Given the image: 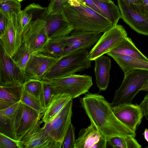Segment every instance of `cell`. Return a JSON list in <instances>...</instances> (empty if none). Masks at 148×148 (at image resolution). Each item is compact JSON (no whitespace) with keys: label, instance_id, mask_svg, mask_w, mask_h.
<instances>
[{"label":"cell","instance_id":"1","mask_svg":"<svg viewBox=\"0 0 148 148\" xmlns=\"http://www.w3.org/2000/svg\"><path fill=\"white\" fill-rule=\"evenodd\" d=\"M81 107L89 118L107 139L125 135L136 136L116 117L110 103L104 97L97 93L88 92L79 98Z\"/></svg>","mask_w":148,"mask_h":148},{"label":"cell","instance_id":"2","mask_svg":"<svg viewBox=\"0 0 148 148\" xmlns=\"http://www.w3.org/2000/svg\"><path fill=\"white\" fill-rule=\"evenodd\" d=\"M63 10L73 30L101 33L113 26L103 16L85 5L69 4L64 6Z\"/></svg>","mask_w":148,"mask_h":148},{"label":"cell","instance_id":"3","mask_svg":"<svg viewBox=\"0 0 148 148\" xmlns=\"http://www.w3.org/2000/svg\"><path fill=\"white\" fill-rule=\"evenodd\" d=\"M88 50L70 52L60 58L58 60L44 76L42 80L49 81L75 74L90 67L91 61Z\"/></svg>","mask_w":148,"mask_h":148},{"label":"cell","instance_id":"4","mask_svg":"<svg viewBox=\"0 0 148 148\" xmlns=\"http://www.w3.org/2000/svg\"><path fill=\"white\" fill-rule=\"evenodd\" d=\"M148 81V70L137 69L124 75L120 87L115 92L110 104L112 107L130 104L136 96Z\"/></svg>","mask_w":148,"mask_h":148},{"label":"cell","instance_id":"5","mask_svg":"<svg viewBox=\"0 0 148 148\" xmlns=\"http://www.w3.org/2000/svg\"><path fill=\"white\" fill-rule=\"evenodd\" d=\"M46 81L52 86L54 95L67 94L72 99L88 92L93 84L91 76L75 74Z\"/></svg>","mask_w":148,"mask_h":148},{"label":"cell","instance_id":"6","mask_svg":"<svg viewBox=\"0 0 148 148\" xmlns=\"http://www.w3.org/2000/svg\"><path fill=\"white\" fill-rule=\"evenodd\" d=\"M22 11L7 13L8 24L3 33L0 35V44L12 57L23 44Z\"/></svg>","mask_w":148,"mask_h":148},{"label":"cell","instance_id":"7","mask_svg":"<svg viewBox=\"0 0 148 148\" xmlns=\"http://www.w3.org/2000/svg\"><path fill=\"white\" fill-rule=\"evenodd\" d=\"M45 23L43 19L32 20L23 31V44L31 54L42 52L49 40Z\"/></svg>","mask_w":148,"mask_h":148},{"label":"cell","instance_id":"8","mask_svg":"<svg viewBox=\"0 0 148 148\" xmlns=\"http://www.w3.org/2000/svg\"><path fill=\"white\" fill-rule=\"evenodd\" d=\"M124 27L116 24L103 33L91 50L89 52L90 60L97 58L110 52L125 37L127 36Z\"/></svg>","mask_w":148,"mask_h":148},{"label":"cell","instance_id":"9","mask_svg":"<svg viewBox=\"0 0 148 148\" xmlns=\"http://www.w3.org/2000/svg\"><path fill=\"white\" fill-rule=\"evenodd\" d=\"M73 99L67 103L50 122L44 123L43 130L55 141L62 144L71 123Z\"/></svg>","mask_w":148,"mask_h":148},{"label":"cell","instance_id":"10","mask_svg":"<svg viewBox=\"0 0 148 148\" xmlns=\"http://www.w3.org/2000/svg\"><path fill=\"white\" fill-rule=\"evenodd\" d=\"M27 79L25 72L16 65L12 57L0 44V85H23Z\"/></svg>","mask_w":148,"mask_h":148},{"label":"cell","instance_id":"11","mask_svg":"<svg viewBox=\"0 0 148 148\" xmlns=\"http://www.w3.org/2000/svg\"><path fill=\"white\" fill-rule=\"evenodd\" d=\"M39 121L18 140L19 148H61L62 144L54 140L40 127Z\"/></svg>","mask_w":148,"mask_h":148},{"label":"cell","instance_id":"12","mask_svg":"<svg viewBox=\"0 0 148 148\" xmlns=\"http://www.w3.org/2000/svg\"><path fill=\"white\" fill-rule=\"evenodd\" d=\"M22 105L18 102L0 110V132L17 140L16 134L22 120Z\"/></svg>","mask_w":148,"mask_h":148},{"label":"cell","instance_id":"13","mask_svg":"<svg viewBox=\"0 0 148 148\" xmlns=\"http://www.w3.org/2000/svg\"><path fill=\"white\" fill-rule=\"evenodd\" d=\"M59 58L42 52L31 54L25 70L27 77L42 80Z\"/></svg>","mask_w":148,"mask_h":148},{"label":"cell","instance_id":"14","mask_svg":"<svg viewBox=\"0 0 148 148\" xmlns=\"http://www.w3.org/2000/svg\"><path fill=\"white\" fill-rule=\"evenodd\" d=\"M112 107L113 112L117 118L131 130L136 132L144 116L139 105L123 104Z\"/></svg>","mask_w":148,"mask_h":148},{"label":"cell","instance_id":"15","mask_svg":"<svg viewBox=\"0 0 148 148\" xmlns=\"http://www.w3.org/2000/svg\"><path fill=\"white\" fill-rule=\"evenodd\" d=\"M68 45L64 50V55L81 50H88L98 41L101 33L73 30L70 33Z\"/></svg>","mask_w":148,"mask_h":148},{"label":"cell","instance_id":"16","mask_svg":"<svg viewBox=\"0 0 148 148\" xmlns=\"http://www.w3.org/2000/svg\"><path fill=\"white\" fill-rule=\"evenodd\" d=\"M45 20L49 39L68 36L73 30L63 10L54 14H47Z\"/></svg>","mask_w":148,"mask_h":148},{"label":"cell","instance_id":"17","mask_svg":"<svg viewBox=\"0 0 148 148\" xmlns=\"http://www.w3.org/2000/svg\"><path fill=\"white\" fill-rule=\"evenodd\" d=\"M121 18L137 33L148 36V19L129 7L123 0H117Z\"/></svg>","mask_w":148,"mask_h":148},{"label":"cell","instance_id":"18","mask_svg":"<svg viewBox=\"0 0 148 148\" xmlns=\"http://www.w3.org/2000/svg\"><path fill=\"white\" fill-rule=\"evenodd\" d=\"M94 60V72L97 85L100 91L105 90L108 88L110 82L111 59L109 57L103 55Z\"/></svg>","mask_w":148,"mask_h":148},{"label":"cell","instance_id":"19","mask_svg":"<svg viewBox=\"0 0 148 148\" xmlns=\"http://www.w3.org/2000/svg\"><path fill=\"white\" fill-rule=\"evenodd\" d=\"M105 137L92 123L87 128L82 129L76 139L73 148H92L101 138Z\"/></svg>","mask_w":148,"mask_h":148},{"label":"cell","instance_id":"20","mask_svg":"<svg viewBox=\"0 0 148 148\" xmlns=\"http://www.w3.org/2000/svg\"><path fill=\"white\" fill-rule=\"evenodd\" d=\"M23 90V85L12 84L0 85V110L20 101Z\"/></svg>","mask_w":148,"mask_h":148},{"label":"cell","instance_id":"21","mask_svg":"<svg viewBox=\"0 0 148 148\" xmlns=\"http://www.w3.org/2000/svg\"><path fill=\"white\" fill-rule=\"evenodd\" d=\"M106 54L112 58L125 74L137 69L148 70V62L127 55L109 52Z\"/></svg>","mask_w":148,"mask_h":148},{"label":"cell","instance_id":"22","mask_svg":"<svg viewBox=\"0 0 148 148\" xmlns=\"http://www.w3.org/2000/svg\"><path fill=\"white\" fill-rule=\"evenodd\" d=\"M72 98L69 94L58 93L54 95L46 107L42 120L44 123L51 121L62 108Z\"/></svg>","mask_w":148,"mask_h":148},{"label":"cell","instance_id":"23","mask_svg":"<svg viewBox=\"0 0 148 148\" xmlns=\"http://www.w3.org/2000/svg\"><path fill=\"white\" fill-rule=\"evenodd\" d=\"M22 114L21 124L17 132L18 140H20L25 134L40 120L43 114H40L34 109L22 103Z\"/></svg>","mask_w":148,"mask_h":148},{"label":"cell","instance_id":"24","mask_svg":"<svg viewBox=\"0 0 148 148\" xmlns=\"http://www.w3.org/2000/svg\"><path fill=\"white\" fill-rule=\"evenodd\" d=\"M127 55L148 62V58L136 47L131 39L127 36L110 52Z\"/></svg>","mask_w":148,"mask_h":148},{"label":"cell","instance_id":"25","mask_svg":"<svg viewBox=\"0 0 148 148\" xmlns=\"http://www.w3.org/2000/svg\"><path fill=\"white\" fill-rule=\"evenodd\" d=\"M69 35L49 39L42 52L59 58L64 55V50L68 46Z\"/></svg>","mask_w":148,"mask_h":148},{"label":"cell","instance_id":"26","mask_svg":"<svg viewBox=\"0 0 148 148\" xmlns=\"http://www.w3.org/2000/svg\"><path fill=\"white\" fill-rule=\"evenodd\" d=\"M93 0L102 12L104 16L110 21L113 26L117 24L119 20L121 18V16L118 6L115 5L113 1L107 2Z\"/></svg>","mask_w":148,"mask_h":148},{"label":"cell","instance_id":"27","mask_svg":"<svg viewBox=\"0 0 148 148\" xmlns=\"http://www.w3.org/2000/svg\"><path fill=\"white\" fill-rule=\"evenodd\" d=\"M23 89L25 92L40 101L45 111L46 107L42 81L33 79H28L23 84Z\"/></svg>","mask_w":148,"mask_h":148},{"label":"cell","instance_id":"28","mask_svg":"<svg viewBox=\"0 0 148 148\" xmlns=\"http://www.w3.org/2000/svg\"><path fill=\"white\" fill-rule=\"evenodd\" d=\"M135 136L130 135L114 136L107 138V140L114 148H141V145L138 142Z\"/></svg>","mask_w":148,"mask_h":148},{"label":"cell","instance_id":"29","mask_svg":"<svg viewBox=\"0 0 148 148\" xmlns=\"http://www.w3.org/2000/svg\"><path fill=\"white\" fill-rule=\"evenodd\" d=\"M31 55L25 46L23 44L12 58L16 65L25 72Z\"/></svg>","mask_w":148,"mask_h":148},{"label":"cell","instance_id":"30","mask_svg":"<svg viewBox=\"0 0 148 148\" xmlns=\"http://www.w3.org/2000/svg\"><path fill=\"white\" fill-rule=\"evenodd\" d=\"M20 101L22 103L32 108L40 114H43L45 112L40 101L27 93L23 89Z\"/></svg>","mask_w":148,"mask_h":148},{"label":"cell","instance_id":"31","mask_svg":"<svg viewBox=\"0 0 148 148\" xmlns=\"http://www.w3.org/2000/svg\"><path fill=\"white\" fill-rule=\"evenodd\" d=\"M23 10L32 14V20L38 18L45 19L47 14V7H43L39 4L33 3L27 5Z\"/></svg>","mask_w":148,"mask_h":148},{"label":"cell","instance_id":"32","mask_svg":"<svg viewBox=\"0 0 148 148\" xmlns=\"http://www.w3.org/2000/svg\"><path fill=\"white\" fill-rule=\"evenodd\" d=\"M20 2L17 0H0V11L7 13L21 11Z\"/></svg>","mask_w":148,"mask_h":148},{"label":"cell","instance_id":"33","mask_svg":"<svg viewBox=\"0 0 148 148\" xmlns=\"http://www.w3.org/2000/svg\"><path fill=\"white\" fill-rule=\"evenodd\" d=\"M75 127L71 123L69 125L62 144V148H73L76 139Z\"/></svg>","mask_w":148,"mask_h":148},{"label":"cell","instance_id":"34","mask_svg":"<svg viewBox=\"0 0 148 148\" xmlns=\"http://www.w3.org/2000/svg\"><path fill=\"white\" fill-rule=\"evenodd\" d=\"M69 0H50L47 7V14H54L63 10L64 6L69 4Z\"/></svg>","mask_w":148,"mask_h":148},{"label":"cell","instance_id":"35","mask_svg":"<svg viewBox=\"0 0 148 148\" xmlns=\"http://www.w3.org/2000/svg\"><path fill=\"white\" fill-rule=\"evenodd\" d=\"M0 148H19L18 141L0 132Z\"/></svg>","mask_w":148,"mask_h":148},{"label":"cell","instance_id":"36","mask_svg":"<svg viewBox=\"0 0 148 148\" xmlns=\"http://www.w3.org/2000/svg\"><path fill=\"white\" fill-rule=\"evenodd\" d=\"M68 3L69 5H71L79 4L86 6L104 16L103 14L99 8L94 3L93 0H69Z\"/></svg>","mask_w":148,"mask_h":148},{"label":"cell","instance_id":"37","mask_svg":"<svg viewBox=\"0 0 148 148\" xmlns=\"http://www.w3.org/2000/svg\"><path fill=\"white\" fill-rule=\"evenodd\" d=\"M42 81L43 84L44 95L46 107L54 95L53 89L52 86L49 82L46 81Z\"/></svg>","mask_w":148,"mask_h":148},{"label":"cell","instance_id":"38","mask_svg":"<svg viewBox=\"0 0 148 148\" xmlns=\"http://www.w3.org/2000/svg\"><path fill=\"white\" fill-rule=\"evenodd\" d=\"M123 0L133 10L144 16L140 0Z\"/></svg>","mask_w":148,"mask_h":148},{"label":"cell","instance_id":"39","mask_svg":"<svg viewBox=\"0 0 148 148\" xmlns=\"http://www.w3.org/2000/svg\"><path fill=\"white\" fill-rule=\"evenodd\" d=\"M8 22L7 14L0 11V35L3 34L5 31Z\"/></svg>","mask_w":148,"mask_h":148},{"label":"cell","instance_id":"40","mask_svg":"<svg viewBox=\"0 0 148 148\" xmlns=\"http://www.w3.org/2000/svg\"><path fill=\"white\" fill-rule=\"evenodd\" d=\"M22 25L23 30L32 19V16L31 14L27 13L24 10L22 11Z\"/></svg>","mask_w":148,"mask_h":148},{"label":"cell","instance_id":"41","mask_svg":"<svg viewBox=\"0 0 148 148\" xmlns=\"http://www.w3.org/2000/svg\"><path fill=\"white\" fill-rule=\"evenodd\" d=\"M139 106L143 110L144 116L147 119L148 118V93L146 95Z\"/></svg>","mask_w":148,"mask_h":148},{"label":"cell","instance_id":"42","mask_svg":"<svg viewBox=\"0 0 148 148\" xmlns=\"http://www.w3.org/2000/svg\"><path fill=\"white\" fill-rule=\"evenodd\" d=\"M144 16L148 19V0H140Z\"/></svg>","mask_w":148,"mask_h":148},{"label":"cell","instance_id":"43","mask_svg":"<svg viewBox=\"0 0 148 148\" xmlns=\"http://www.w3.org/2000/svg\"><path fill=\"white\" fill-rule=\"evenodd\" d=\"M107 143L106 138H102L94 145L92 148H106V147Z\"/></svg>","mask_w":148,"mask_h":148},{"label":"cell","instance_id":"44","mask_svg":"<svg viewBox=\"0 0 148 148\" xmlns=\"http://www.w3.org/2000/svg\"><path fill=\"white\" fill-rule=\"evenodd\" d=\"M143 135L145 139L148 143V129L147 128L145 129Z\"/></svg>","mask_w":148,"mask_h":148},{"label":"cell","instance_id":"45","mask_svg":"<svg viewBox=\"0 0 148 148\" xmlns=\"http://www.w3.org/2000/svg\"><path fill=\"white\" fill-rule=\"evenodd\" d=\"M141 91L148 92V81L141 89Z\"/></svg>","mask_w":148,"mask_h":148},{"label":"cell","instance_id":"46","mask_svg":"<svg viewBox=\"0 0 148 148\" xmlns=\"http://www.w3.org/2000/svg\"><path fill=\"white\" fill-rule=\"evenodd\" d=\"M99 1H103L107 2H110L113 1L112 0H98Z\"/></svg>","mask_w":148,"mask_h":148},{"label":"cell","instance_id":"47","mask_svg":"<svg viewBox=\"0 0 148 148\" xmlns=\"http://www.w3.org/2000/svg\"><path fill=\"white\" fill-rule=\"evenodd\" d=\"M17 0L18 1H19V2H22V1H24L25 0Z\"/></svg>","mask_w":148,"mask_h":148},{"label":"cell","instance_id":"48","mask_svg":"<svg viewBox=\"0 0 148 148\" xmlns=\"http://www.w3.org/2000/svg\"><path fill=\"white\" fill-rule=\"evenodd\" d=\"M145 148H148V145L147 146H146V147H145Z\"/></svg>","mask_w":148,"mask_h":148},{"label":"cell","instance_id":"49","mask_svg":"<svg viewBox=\"0 0 148 148\" xmlns=\"http://www.w3.org/2000/svg\"><path fill=\"white\" fill-rule=\"evenodd\" d=\"M147 120H148V119H147Z\"/></svg>","mask_w":148,"mask_h":148},{"label":"cell","instance_id":"50","mask_svg":"<svg viewBox=\"0 0 148 148\" xmlns=\"http://www.w3.org/2000/svg\"></svg>","mask_w":148,"mask_h":148}]
</instances>
